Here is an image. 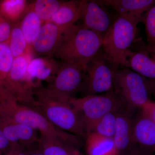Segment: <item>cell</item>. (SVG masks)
Wrapping results in <instances>:
<instances>
[{"label": "cell", "instance_id": "1", "mask_svg": "<svg viewBox=\"0 0 155 155\" xmlns=\"http://www.w3.org/2000/svg\"><path fill=\"white\" fill-rule=\"evenodd\" d=\"M33 93L38 109L50 122L63 131L85 139V123L80 113L69 102L70 98L42 86L34 88Z\"/></svg>", "mask_w": 155, "mask_h": 155}, {"label": "cell", "instance_id": "2", "mask_svg": "<svg viewBox=\"0 0 155 155\" xmlns=\"http://www.w3.org/2000/svg\"><path fill=\"white\" fill-rule=\"evenodd\" d=\"M0 117L29 126L41 136L59 139L75 145L77 137L63 131L50 122L38 110L17 102L11 97L0 94Z\"/></svg>", "mask_w": 155, "mask_h": 155}, {"label": "cell", "instance_id": "3", "mask_svg": "<svg viewBox=\"0 0 155 155\" xmlns=\"http://www.w3.org/2000/svg\"><path fill=\"white\" fill-rule=\"evenodd\" d=\"M103 39L101 35L76 25L58 47L53 58L62 62L76 64L84 71L87 64L100 52Z\"/></svg>", "mask_w": 155, "mask_h": 155}, {"label": "cell", "instance_id": "4", "mask_svg": "<svg viewBox=\"0 0 155 155\" xmlns=\"http://www.w3.org/2000/svg\"><path fill=\"white\" fill-rule=\"evenodd\" d=\"M143 16V15H142ZM142 16L119 15L103 39L102 54L116 69L125 52L132 45Z\"/></svg>", "mask_w": 155, "mask_h": 155}, {"label": "cell", "instance_id": "5", "mask_svg": "<svg viewBox=\"0 0 155 155\" xmlns=\"http://www.w3.org/2000/svg\"><path fill=\"white\" fill-rule=\"evenodd\" d=\"M33 58L32 53L28 52L14 58L10 72L2 84L0 94L7 95L19 104L38 110L33 90L28 86L26 80L28 64Z\"/></svg>", "mask_w": 155, "mask_h": 155}, {"label": "cell", "instance_id": "6", "mask_svg": "<svg viewBox=\"0 0 155 155\" xmlns=\"http://www.w3.org/2000/svg\"><path fill=\"white\" fill-rule=\"evenodd\" d=\"M69 101L82 116L86 133L91 125L106 114L120 110L127 107L114 90L103 94L87 95L80 98L72 97Z\"/></svg>", "mask_w": 155, "mask_h": 155}, {"label": "cell", "instance_id": "7", "mask_svg": "<svg viewBox=\"0 0 155 155\" xmlns=\"http://www.w3.org/2000/svg\"><path fill=\"white\" fill-rule=\"evenodd\" d=\"M114 86V91L132 110L141 108L150 100L149 84L145 77L128 68L115 70Z\"/></svg>", "mask_w": 155, "mask_h": 155}, {"label": "cell", "instance_id": "8", "mask_svg": "<svg viewBox=\"0 0 155 155\" xmlns=\"http://www.w3.org/2000/svg\"><path fill=\"white\" fill-rule=\"evenodd\" d=\"M116 69L100 52L87 65L83 89L88 95L114 91V74Z\"/></svg>", "mask_w": 155, "mask_h": 155}, {"label": "cell", "instance_id": "9", "mask_svg": "<svg viewBox=\"0 0 155 155\" xmlns=\"http://www.w3.org/2000/svg\"><path fill=\"white\" fill-rule=\"evenodd\" d=\"M84 79L85 73L80 67L61 61L55 76L46 87L56 94L70 98L83 89Z\"/></svg>", "mask_w": 155, "mask_h": 155}, {"label": "cell", "instance_id": "10", "mask_svg": "<svg viewBox=\"0 0 155 155\" xmlns=\"http://www.w3.org/2000/svg\"><path fill=\"white\" fill-rule=\"evenodd\" d=\"M76 27L75 25L62 26L45 22L34 38L31 51L40 55L53 58L58 47Z\"/></svg>", "mask_w": 155, "mask_h": 155}, {"label": "cell", "instance_id": "11", "mask_svg": "<svg viewBox=\"0 0 155 155\" xmlns=\"http://www.w3.org/2000/svg\"><path fill=\"white\" fill-rule=\"evenodd\" d=\"M80 19L84 28L94 31L104 38L110 29L114 19L105 6L98 1L81 0Z\"/></svg>", "mask_w": 155, "mask_h": 155}, {"label": "cell", "instance_id": "12", "mask_svg": "<svg viewBox=\"0 0 155 155\" xmlns=\"http://www.w3.org/2000/svg\"><path fill=\"white\" fill-rule=\"evenodd\" d=\"M155 53L145 49L133 50L131 48L125 52L119 66L128 68L148 78H155Z\"/></svg>", "mask_w": 155, "mask_h": 155}, {"label": "cell", "instance_id": "13", "mask_svg": "<svg viewBox=\"0 0 155 155\" xmlns=\"http://www.w3.org/2000/svg\"><path fill=\"white\" fill-rule=\"evenodd\" d=\"M132 109L125 107L118 111L114 143L119 155H123L136 146L133 137Z\"/></svg>", "mask_w": 155, "mask_h": 155}, {"label": "cell", "instance_id": "14", "mask_svg": "<svg viewBox=\"0 0 155 155\" xmlns=\"http://www.w3.org/2000/svg\"><path fill=\"white\" fill-rule=\"evenodd\" d=\"M0 129L11 144L18 143L31 150L38 143L37 130L27 125L0 117Z\"/></svg>", "mask_w": 155, "mask_h": 155}, {"label": "cell", "instance_id": "15", "mask_svg": "<svg viewBox=\"0 0 155 155\" xmlns=\"http://www.w3.org/2000/svg\"><path fill=\"white\" fill-rule=\"evenodd\" d=\"M59 65L60 63L51 57L32 58L28 64L26 72L27 84L33 89L37 87L35 81L38 86H41L40 84L41 81L50 83L55 76Z\"/></svg>", "mask_w": 155, "mask_h": 155}, {"label": "cell", "instance_id": "16", "mask_svg": "<svg viewBox=\"0 0 155 155\" xmlns=\"http://www.w3.org/2000/svg\"><path fill=\"white\" fill-rule=\"evenodd\" d=\"M136 146L143 152L152 154L155 149V122L140 114L133 121Z\"/></svg>", "mask_w": 155, "mask_h": 155}, {"label": "cell", "instance_id": "17", "mask_svg": "<svg viewBox=\"0 0 155 155\" xmlns=\"http://www.w3.org/2000/svg\"><path fill=\"white\" fill-rule=\"evenodd\" d=\"M104 6L112 8L119 15L142 16L151 6L154 0H99Z\"/></svg>", "mask_w": 155, "mask_h": 155}, {"label": "cell", "instance_id": "18", "mask_svg": "<svg viewBox=\"0 0 155 155\" xmlns=\"http://www.w3.org/2000/svg\"><path fill=\"white\" fill-rule=\"evenodd\" d=\"M81 1L72 0L62 2L55 14L46 22H51L62 26L75 25L74 23L80 19Z\"/></svg>", "mask_w": 155, "mask_h": 155}, {"label": "cell", "instance_id": "19", "mask_svg": "<svg viewBox=\"0 0 155 155\" xmlns=\"http://www.w3.org/2000/svg\"><path fill=\"white\" fill-rule=\"evenodd\" d=\"M85 140L88 155H119L113 138L89 133Z\"/></svg>", "mask_w": 155, "mask_h": 155}, {"label": "cell", "instance_id": "20", "mask_svg": "<svg viewBox=\"0 0 155 155\" xmlns=\"http://www.w3.org/2000/svg\"><path fill=\"white\" fill-rule=\"evenodd\" d=\"M28 6L25 0H4L0 2V14L14 24L22 19Z\"/></svg>", "mask_w": 155, "mask_h": 155}, {"label": "cell", "instance_id": "21", "mask_svg": "<svg viewBox=\"0 0 155 155\" xmlns=\"http://www.w3.org/2000/svg\"><path fill=\"white\" fill-rule=\"evenodd\" d=\"M19 23L28 49L32 52L31 45L32 41L44 22L33 11L28 8Z\"/></svg>", "mask_w": 155, "mask_h": 155}, {"label": "cell", "instance_id": "22", "mask_svg": "<svg viewBox=\"0 0 155 155\" xmlns=\"http://www.w3.org/2000/svg\"><path fill=\"white\" fill-rule=\"evenodd\" d=\"M72 145L59 139L41 136L38 143L39 149L44 155H72Z\"/></svg>", "mask_w": 155, "mask_h": 155}, {"label": "cell", "instance_id": "23", "mask_svg": "<svg viewBox=\"0 0 155 155\" xmlns=\"http://www.w3.org/2000/svg\"><path fill=\"white\" fill-rule=\"evenodd\" d=\"M118 111L108 113L96 121L87 129L86 135L88 134L95 133L105 137L114 138L116 132Z\"/></svg>", "mask_w": 155, "mask_h": 155}, {"label": "cell", "instance_id": "24", "mask_svg": "<svg viewBox=\"0 0 155 155\" xmlns=\"http://www.w3.org/2000/svg\"><path fill=\"white\" fill-rule=\"evenodd\" d=\"M7 43L14 58L26 53H32L28 49L27 42L20 28L19 21L13 24L10 38Z\"/></svg>", "mask_w": 155, "mask_h": 155}, {"label": "cell", "instance_id": "25", "mask_svg": "<svg viewBox=\"0 0 155 155\" xmlns=\"http://www.w3.org/2000/svg\"><path fill=\"white\" fill-rule=\"evenodd\" d=\"M62 2L58 0H37L28 4V8L33 11L44 23L55 14Z\"/></svg>", "mask_w": 155, "mask_h": 155}, {"label": "cell", "instance_id": "26", "mask_svg": "<svg viewBox=\"0 0 155 155\" xmlns=\"http://www.w3.org/2000/svg\"><path fill=\"white\" fill-rule=\"evenodd\" d=\"M141 22L145 26L147 41V49L153 53L155 51V6L150 7L143 14Z\"/></svg>", "mask_w": 155, "mask_h": 155}, {"label": "cell", "instance_id": "27", "mask_svg": "<svg viewBox=\"0 0 155 155\" xmlns=\"http://www.w3.org/2000/svg\"><path fill=\"white\" fill-rule=\"evenodd\" d=\"M14 58L8 43H0V90L10 72Z\"/></svg>", "mask_w": 155, "mask_h": 155}, {"label": "cell", "instance_id": "28", "mask_svg": "<svg viewBox=\"0 0 155 155\" xmlns=\"http://www.w3.org/2000/svg\"><path fill=\"white\" fill-rule=\"evenodd\" d=\"M13 24L0 14V43L8 41Z\"/></svg>", "mask_w": 155, "mask_h": 155}, {"label": "cell", "instance_id": "29", "mask_svg": "<svg viewBox=\"0 0 155 155\" xmlns=\"http://www.w3.org/2000/svg\"><path fill=\"white\" fill-rule=\"evenodd\" d=\"M140 109L143 116L155 122V103L150 100L145 103Z\"/></svg>", "mask_w": 155, "mask_h": 155}, {"label": "cell", "instance_id": "30", "mask_svg": "<svg viewBox=\"0 0 155 155\" xmlns=\"http://www.w3.org/2000/svg\"><path fill=\"white\" fill-rule=\"evenodd\" d=\"M31 150L27 149L18 143H12L4 155H28Z\"/></svg>", "mask_w": 155, "mask_h": 155}, {"label": "cell", "instance_id": "31", "mask_svg": "<svg viewBox=\"0 0 155 155\" xmlns=\"http://www.w3.org/2000/svg\"><path fill=\"white\" fill-rule=\"evenodd\" d=\"M11 144L0 129V155H4L9 149Z\"/></svg>", "mask_w": 155, "mask_h": 155}, {"label": "cell", "instance_id": "32", "mask_svg": "<svg viewBox=\"0 0 155 155\" xmlns=\"http://www.w3.org/2000/svg\"><path fill=\"white\" fill-rule=\"evenodd\" d=\"M123 155H151L147 153L143 152L141 150L136 146L134 147L132 149L130 150V151L127 152L126 153Z\"/></svg>", "mask_w": 155, "mask_h": 155}, {"label": "cell", "instance_id": "33", "mask_svg": "<svg viewBox=\"0 0 155 155\" xmlns=\"http://www.w3.org/2000/svg\"><path fill=\"white\" fill-rule=\"evenodd\" d=\"M71 154L72 155H83L76 148L72 145L71 148Z\"/></svg>", "mask_w": 155, "mask_h": 155}, {"label": "cell", "instance_id": "34", "mask_svg": "<svg viewBox=\"0 0 155 155\" xmlns=\"http://www.w3.org/2000/svg\"><path fill=\"white\" fill-rule=\"evenodd\" d=\"M28 155H44L40 150L38 149L35 150H31Z\"/></svg>", "mask_w": 155, "mask_h": 155}]
</instances>
